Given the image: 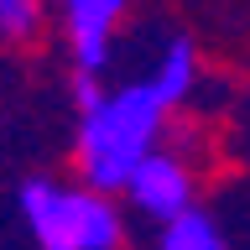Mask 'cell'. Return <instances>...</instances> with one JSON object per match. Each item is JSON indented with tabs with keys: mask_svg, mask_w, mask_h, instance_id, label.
<instances>
[{
	"mask_svg": "<svg viewBox=\"0 0 250 250\" xmlns=\"http://www.w3.org/2000/svg\"><path fill=\"white\" fill-rule=\"evenodd\" d=\"M193 89H198V47L188 37H172L156 52L151 73L125 78V83H99L78 104V125H73L78 183L115 198L130 167L162 146L172 115L193 99Z\"/></svg>",
	"mask_w": 250,
	"mask_h": 250,
	"instance_id": "1",
	"label": "cell"
},
{
	"mask_svg": "<svg viewBox=\"0 0 250 250\" xmlns=\"http://www.w3.org/2000/svg\"><path fill=\"white\" fill-rule=\"evenodd\" d=\"M16 208H21V224L37 240V250H120L125 245L120 203L83 183L26 177L16 193Z\"/></svg>",
	"mask_w": 250,
	"mask_h": 250,
	"instance_id": "2",
	"label": "cell"
},
{
	"mask_svg": "<svg viewBox=\"0 0 250 250\" xmlns=\"http://www.w3.org/2000/svg\"><path fill=\"white\" fill-rule=\"evenodd\" d=\"M47 11L68 47L73 78H104L115 62V37L130 16V0H47Z\"/></svg>",
	"mask_w": 250,
	"mask_h": 250,
	"instance_id": "3",
	"label": "cell"
},
{
	"mask_svg": "<svg viewBox=\"0 0 250 250\" xmlns=\"http://www.w3.org/2000/svg\"><path fill=\"white\" fill-rule=\"evenodd\" d=\"M120 198L136 208L141 219H151V224H167V219H177L183 208H193L198 203V172H193V162H188L177 146H156L151 156H141L136 167H130V177H125Z\"/></svg>",
	"mask_w": 250,
	"mask_h": 250,
	"instance_id": "4",
	"label": "cell"
},
{
	"mask_svg": "<svg viewBox=\"0 0 250 250\" xmlns=\"http://www.w3.org/2000/svg\"><path fill=\"white\" fill-rule=\"evenodd\" d=\"M156 250H234V245H229V234H224V224L208 208L193 203L177 219L156 224Z\"/></svg>",
	"mask_w": 250,
	"mask_h": 250,
	"instance_id": "5",
	"label": "cell"
},
{
	"mask_svg": "<svg viewBox=\"0 0 250 250\" xmlns=\"http://www.w3.org/2000/svg\"><path fill=\"white\" fill-rule=\"evenodd\" d=\"M47 0H0V47H37L47 37Z\"/></svg>",
	"mask_w": 250,
	"mask_h": 250,
	"instance_id": "6",
	"label": "cell"
}]
</instances>
